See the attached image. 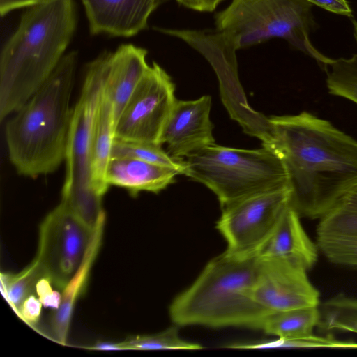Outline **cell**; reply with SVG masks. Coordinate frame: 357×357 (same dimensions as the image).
Masks as SVG:
<instances>
[{
  "mask_svg": "<svg viewBox=\"0 0 357 357\" xmlns=\"http://www.w3.org/2000/svg\"><path fill=\"white\" fill-rule=\"evenodd\" d=\"M270 147L287 176L290 205L321 218L357 185V141L308 112L268 118Z\"/></svg>",
  "mask_w": 357,
  "mask_h": 357,
  "instance_id": "obj_1",
  "label": "cell"
},
{
  "mask_svg": "<svg viewBox=\"0 0 357 357\" xmlns=\"http://www.w3.org/2000/svg\"><path fill=\"white\" fill-rule=\"evenodd\" d=\"M77 26L73 0H44L22 15L0 56V120L18 110L56 68Z\"/></svg>",
  "mask_w": 357,
  "mask_h": 357,
  "instance_id": "obj_2",
  "label": "cell"
},
{
  "mask_svg": "<svg viewBox=\"0 0 357 357\" xmlns=\"http://www.w3.org/2000/svg\"><path fill=\"white\" fill-rule=\"evenodd\" d=\"M77 64L76 52L64 55L40 88L6 121L8 158L19 174L32 178L47 175L65 161Z\"/></svg>",
  "mask_w": 357,
  "mask_h": 357,
  "instance_id": "obj_3",
  "label": "cell"
},
{
  "mask_svg": "<svg viewBox=\"0 0 357 357\" xmlns=\"http://www.w3.org/2000/svg\"><path fill=\"white\" fill-rule=\"evenodd\" d=\"M259 257L241 259L222 252L177 295L169 316L178 326L240 327L261 330L269 312L254 299Z\"/></svg>",
  "mask_w": 357,
  "mask_h": 357,
  "instance_id": "obj_4",
  "label": "cell"
},
{
  "mask_svg": "<svg viewBox=\"0 0 357 357\" xmlns=\"http://www.w3.org/2000/svg\"><path fill=\"white\" fill-rule=\"evenodd\" d=\"M312 6L306 0H232L215 14V31L199 33L207 43L230 55L273 37L282 38L328 72L333 59L321 54L310 40L316 24Z\"/></svg>",
  "mask_w": 357,
  "mask_h": 357,
  "instance_id": "obj_5",
  "label": "cell"
},
{
  "mask_svg": "<svg viewBox=\"0 0 357 357\" xmlns=\"http://www.w3.org/2000/svg\"><path fill=\"white\" fill-rule=\"evenodd\" d=\"M183 160L184 175L210 189L221 207L257 194L288 188L282 160L265 145L245 149L215 143Z\"/></svg>",
  "mask_w": 357,
  "mask_h": 357,
  "instance_id": "obj_6",
  "label": "cell"
},
{
  "mask_svg": "<svg viewBox=\"0 0 357 357\" xmlns=\"http://www.w3.org/2000/svg\"><path fill=\"white\" fill-rule=\"evenodd\" d=\"M105 60L102 54L87 66L79 98L73 108L66 151L61 202L93 229L105 217L102 197L91 181V141L102 91Z\"/></svg>",
  "mask_w": 357,
  "mask_h": 357,
  "instance_id": "obj_7",
  "label": "cell"
},
{
  "mask_svg": "<svg viewBox=\"0 0 357 357\" xmlns=\"http://www.w3.org/2000/svg\"><path fill=\"white\" fill-rule=\"evenodd\" d=\"M289 205V190L284 188L221 207L216 228L227 243L225 252L241 259L258 256Z\"/></svg>",
  "mask_w": 357,
  "mask_h": 357,
  "instance_id": "obj_8",
  "label": "cell"
},
{
  "mask_svg": "<svg viewBox=\"0 0 357 357\" xmlns=\"http://www.w3.org/2000/svg\"><path fill=\"white\" fill-rule=\"evenodd\" d=\"M93 230L61 202L41 222L35 260L61 291L82 264Z\"/></svg>",
  "mask_w": 357,
  "mask_h": 357,
  "instance_id": "obj_9",
  "label": "cell"
},
{
  "mask_svg": "<svg viewBox=\"0 0 357 357\" xmlns=\"http://www.w3.org/2000/svg\"><path fill=\"white\" fill-rule=\"evenodd\" d=\"M174 92L171 77L153 62L117 119L115 139L160 144L164 126L177 100Z\"/></svg>",
  "mask_w": 357,
  "mask_h": 357,
  "instance_id": "obj_10",
  "label": "cell"
},
{
  "mask_svg": "<svg viewBox=\"0 0 357 357\" xmlns=\"http://www.w3.org/2000/svg\"><path fill=\"white\" fill-rule=\"evenodd\" d=\"M258 257L253 297L263 308L273 312L319 306V292L301 264L284 257Z\"/></svg>",
  "mask_w": 357,
  "mask_h": 357,
  "instance_id": "obj_11",
  "label": "cell"
},
{
  "mask_svg": "<svg viewBox=\"0 0 357 357\" xmlns=\"http://www.w3.org/2000/svg\"><path fill=\"white\" fill-rule=\"evenodd\" d=\"M211 97L194 100H176L164 126L160 144L174 158L183 160L190 154L215 144L210 119Z\"/></svg>",
  "mask_w": 357,
  "mask_h": 357,
  "instance_id": "obj_12",
  "label": "cell"
},
{
  "mask_svg": "<svg viewBox=\"0 0 357 357\" xmlns=\"http://www.w3.org/2000/svg\"><path fill=\"white\" fill-rule=\"evenodd\" d=\"M90 33L130 37L147 28L160 0H82Z\"/></svg>",
  "mask_w": 357,
  "mask_h": 357,
  "instance_id": "obj_13",
  "label": "cell"
},
{
  "mask_svg": "<svg viewBox=\"0 0 357 357\" xmlns=\"http://www.w3.org/2000/svg\"><path fill=\"white\" fill-rule=\"evenodd\" d=\"M102 54L103 91L112 105L116 126L126 102L149 67L146 62L147 50L124 44L114 52Z\"/></svg>",
  "mask_w": 357,
  "mask_h": 357,
  "instance_id": "obj_14",
  "label": "cell"
},
{
  "mask_svg": "<svg viewBox=\"0 0 357 357\" xmlns=\"http://www.w3.org/2000/svg\"><path fill=\"white\" fill-rule=\"evenodd\" d=\"M180 173L175 169L139 160L111 158L106 172V182L126 190L136 197L143 191L158 193L174 181Z\"/></svg>",
  "mask_w": 357,
  "mask_h": 357,
  "instance_id": "obj_15",
  "label": "cell"
},
{
  "mask_svg": "<svg viewBox=\"0 0 357 357\" xmlns=\"http://www.w3.org/2000/svg\"><path fill=\"white\" fill-rule=\"evenodd\" d=\"M261 257H284L307 270L316 263L317 248L305 231L300 215L289 205L258 254Z\"/></svg>",
  "mask_w": 357,
  "mask_h": 357,
  "instance_id": "obj_16",
  "label": "cell"
},
{
  "mask_svg": "<svg viewBox=\"0 0 357 357\" xmlns=\"http://www.w3.org/2000/svg\"><path fill=\"white\" fill-rule=\"evenodd\" d=\"M105 218L98 223L79 268L62 291L61 303L51 319V328L56 340L66 344L73 308L87 285L89 273L100 247Z\"/></svg>",
  "mask_w": 357,
  "mask_h": 357,
  "instance_id": "obj_17",
  "label": "cell"
},
{
  "mask_svg": "<svg viewBox=\"0 0 357 357\" xmlns=\"http://www.w3.org/2000/svg\"><path fill=\"white\" fill-rule=\"evenodd\" d=\"M114 134L115 119L113 107L105 94L102 86L91 141L92 185L96 193L102 197L109 187L106 182V172L111 160Z\"/></svg>",
  "mask_w": 357,
  "mask_h": 357,
  "instance_id": "obj_18",
  "label": "cell"
},
{
  "mask_svg": "<svg viewBox=\"0 0 357 357\" xmlns=\"http://www.w3.org/2000/svg\"><path fill=\"white\" fill-rule=\"evenodd\" d=\"M319 319V306L269 312L264 317L261 331L276 337H303L313 334Z\"/></svg>",
  "mask_w": 357,
  "mask_h": 357,
  "instance_id": "obj_19",
  "label": "cell"
},
{
  "mask_svg": "<svg viewBox=\"0 0 357 357\" xmlns=\"http://www.w3.org/2000/svg\"><path fill=\"white\" fill-rule=\"evenodd\" d=\"M127 158L169 167L176 169L180 174H185L184 160L172 158L162 149V145L114 139L111 158Z\"/></svg>",
  "mask_w": 357,
  "mask_h": 357,
  "instance_id": "obj_20",
  "label": "cell"
},
{
  "mask_svg": "<svg viewBox=\"0 0 357 357\" xmlns=\"http://www.w3.org/2000/svg\"><path fill=\"white\" fill-rule=\"evenodd\" d=\"M319 326L326 331L357 333V299L342 294L325 301L319 307Z\"/></svg>",
  "mask_w": 357,
  "mask_h": 357,
  "instance_id": "obj_21",
  "label": "cell"
},
{
  "mask_svg": "<svg viewBox=\"0 0 357 357\" xmlns=\"http://www.w3.org/2000/svg\"><path fill=\"white\" fill-rule=\"evenodd\" d=\"M357 43V21L352 20ZM328 73L326 86L331 94L346 98L357 105V54L351 58L333 59Z\"/></svg>",
  "mask_w": 357,
  "mask_h": 357,
  "instance_id": "obj_22",
  "label": "cell"
},
{
  "mask_svg": "<svg viewBox=\"0 0 357 357\" xmlns=\"http://www.w3.org/2000/svg\"><path fill=\"white\" fill-rule=\"evenodd\" d=\"M43 276V272L35 259L19 273H1V291L17 314L25 298L34 294L36 282Z\"/></svg>",
  "mask_w": 357,
  "mask_h": 357,
  "instance_id": "obj_23",
  "label": "cell"
},
{
  "mask_svg": "<svg viewBox=\"0 0 357 357\" xmlns=\"http://www.w3.org/2000/svg\"><path fill=\"white\" fill-rule=\"evenodd\" d=\"M123 350H196L202 346L179 335L176 326L153 335L131 336L120 342Z\"/></svg>",
  "mask_w": 357,
  "mask_h": 357,
  "instance_id": "obj_24",
  "label": "cell"
},
{
  "mask_svg": "<svg viewBox=\"0 0 357 357\" xmlns=\"http://www.w3.org/2000/svg\"><path fill=\"white\" fill-rule=\"evenodd\" d=\"M317 245L331 262L357 266V235L317 234Z\"/></svg>",
  "mask_w": 357,
  "mask_h": 357,
  "instance_id": "obj_25",
  "label": "cell"
},
{
  "mask_svg": "<svg viewBox=\"0 0 357 357\" xmlns=\"http://www.w3.org/2000/svg\"><path fill=\"white\" fill-rule=\"evenodd\" d=\"M261 349L267 348H339L357 349V342L340 340L331 336L321 337L311 335L298 338L277 337L259 343Z\"/></svg>",
  "mask_w": 357,
  "mask_h": 357,
  "instance_id": "obj_26",
  "label": "cell"
},
{
  "mask_svg": "<svg viewBox=\"0 0 357 357\" xmlns=\"http://www.w3.org/2000/svg\"><path fill=\"white\" fill-rule=\"evenodd\" d=\"M317 234L357 235V213L332 211L320 218Z\"/></svg>",
  "mask_w": 357,
  "mask_h": 357,
  "instance_id": "obj_27",
  "label": "cell"
},
{
  "mask_svg": "<svg viewBox=\"0 0 357 357\" xmlns=\"http://www.w3.org/2000/svg\"><path fill=\"white\" fill-rule=\"evenodd\" d=\"M52 284L48 278L41 277L36 282L35 292L43 306L56 310L61 305L62 295L60 292L52 289Z\"/></svg>",
  "mask_w": 357,
  "mask_h": 357,
  "instance_id": "obj_28",
  "label": "cell"
},
{
  "mask_svg": "<svg viewBox=\"0 0 357 357\" xmlns=\"http://www.w3.org/2000/svg\"><path fill=\"white\" fill-rule=\"evenodd\" d=\"M43 304L34 294H31L23 301L17 316L25 323L33 327L39 321Z\"/></svg>",
  "mask_w": 357,
  "mask_h": 357,
  "instance_id": "obj_29",
  "label": "cell"
},
{
  "mask_svg": "<svg viewBox=\"0 0 357 357\" xmlns=\"http://www.w3.org/2000/svg\"><path fill=\"white\" fill-rule=\"evenodd\" d=\"M327 11L352 17V10L347 0H306Z\"/></svg>",
  "mask_w": 357,
  "mask_h": 357,
  "instance_id": "obj_30",
  "label": "cell"
},
{
  "mask_svg": "<svg viewBox=\"0 0 357 357\" xmlns=\"http://www.w3.org/2000/svg\"><path fill=\"white\" fill-rule=\"evenodd\" d=\"M179 4L199 12H212L223 0H176Z\"/></svg>",
  "mask_w": 357,
  "mask_h": 357,
  "instance_id": "obj_31",
  "label": "cell"
},
{
  "mask_svg": "<svg viewBox=\"0 0 357 357\" xmlns=\"http://www.w3.org/2000/svg\"><path fill=\"white\" fill-rule=\"evenodd\" d=\"M335 210L346 213H357V185L351 188L342 197L333 211Z\"/></svg>",
  "mask_w": 357,
  "mask_h": 357,
  "instance_id": "obj_32",
  "label": "cell"
},
{
  "mask_svg": "<svg viewBox=\"0 0 357 357\" xmlns=\"http://www.w3.org/2000/svg\"><path fill=\"white\" fill-rule=\"evenodd\" d=\"M44 0H0V13L3 17L10 11L23 7L34 6Z\"/></svg>",
  "mask_w": 357,
  "mask_h": 357,
  "instance_id": "obj_33",
  "label": "cell"
},
{
  "mask_svg": "<svg viewBox=\"0 0 357 357\" xmlns=\"http://www.w3.org/2000/svg\"><path fill=\"white\" fill-rule=\"evenodd\" d=\"M90 349L98 351H117L123 350L122 346L120 342H98L93 346L89 347Z\"/></svg>",
  "mask_w": 357,
  "mask_h": 357,
  "instance_id": "obj_34",
  "label": "cell"
}]
</instances>
